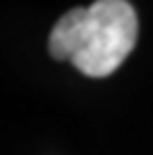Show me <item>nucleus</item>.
<instances>
[{"label":"nucleus","instance_id":"1","mask_svg":"<svg viewBox=\"0 0 153 155\" xmlns=\"http://www.w3.org/2000/svg\"><path fill=\"white\" fill-rule=\"evenodd\" d=\"M137 14L126 0H98L69 9L50 30L48 50L69 59L82 75L105 78L124 64L137 44Z\"/></svg>","mask_w":153,"mask_h":155}]
</instances>
